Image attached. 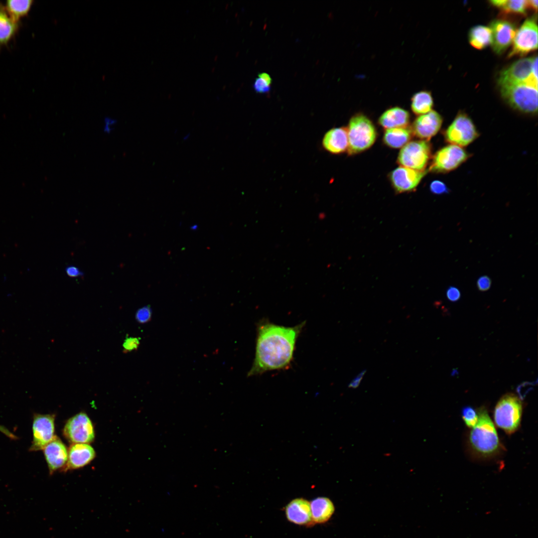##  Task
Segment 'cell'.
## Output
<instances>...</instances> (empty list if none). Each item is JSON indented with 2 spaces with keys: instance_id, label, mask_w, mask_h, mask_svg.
<instances>
[{
  "instance_id": "6da1fadb",
  "label": "cell",
  "mask_w": 538,
  "mask_h": 538,
  "mask_svg": "<svg viewBox=\"0 0 538 538\" xmlns=\"http://www.w3.org/2000/svg\"><path fill=\"white\" fill-rule=\"evenodd\" d=\"M286 327L261 320L257 326L255 357L248 377L290 368L297 339L305 325Z\"/></svg>"
},
{
  "instance_id": "7a4b0ae2",
  "label": "cell",
  "mask_w": 538,
  "mask_h": 538,
  "mask_svg": "<svg viewBox=\"0 0 538 538\" xmlns=\"http://www.w3.org/2000/svg\"><path fill=\"white\" fill-rule=\"evenodd\" d=\"M478 420L471 428L468 444L471 452L479 458H493L502 450V445L492 419L485 407L478 410Z\"/></svg>"
},
{
  "instance_id": "3957f363",
  "label": "cell",
  "mask_w": 538,
  "mask_h": 538,
  "mask_svg": "<svg viewBox=\"0 0 538 538\" xmlns=\"http://www.w3.org/2000/svg\"><path fill=\"white\" fill-rule=\"evenodd\" d=\"M523 413V404L516 395L508 393L497 403L494 410L496 425L507 434H512L519 428Z\"/></svg>"
},
{
  "instance_id": "277c9868",
  "label": "cell",
  "mask_w": 538,
  "mask_h": 538,
  "mask_svg": "<svg viewBox=\"0 0 538 538\" xmlns=\"http://www.w3.org/2000/svg\"><path fill=\"white\" fill-rule=\"evenodd\" d=\"M347 132V149L349 154L358 153L367 149L374 144L377 137V131L373 123L361 114L351 118Z\"/></svg>"
},
{
  "instance_id": "5b68a950",
  "label": "cell",
  "mask_w": 538,
  "mask_h": 538,
  "mask_svg": "<svg viewBox=\"0 0 538 538\" xmlns=\"http://www.w3.org/2000/svg\"><path fill=\"white\" fill-rule=\"evenodd\" d=\"M503 99L521 113L535 115L538 112V89L524 83L501 87Z\"/></svg>"
},
{
  "instance_id": "8992f818",
  "label": "cell",
  "mask_w": 538,
  "mask_h": 538,
  "mask_svg": "<svg viewBox=\"0 0 538 538\" xmlns=\"http://www.w3.org/2000/svg\"><path fill=\"white\" fill-rule=\"evenodd\" d=\"M443 134L446 142L461 147L472 143L479 136L472 120L462 112L457 114Z\"/></svg>"
},
{
  "instance_id": "52a82bcc",
  "label": "cell",
  "mask_w": 538,
  "mask_h": 538,
  "mask_svg": "<svg viewBox=\"0 0 538 538\" xmlns=\"http://www.w3.org/2000/svg\"><path fill=\"white\" fill-rule=\"evenodd\" d=\"M431 156V146L428 141L408 142L400 150L398 163L402 166L418 171L425 170Z\"/></svg>"
},
{
  "instance_id": "ba28073f",
  "label": "cell",
  "mask_w": 538,
  "mask_h": 538,
  "mask_svg": "<svg viewBox=\"0 0 538 538\" xmlns=\"http://www.w3.org/2000/svg\"><path fill=\"white\" fill-rule=\"evenodd\" d=\"M470 156V154L463 147L448 144L434 154L428 170L434 173L450 172L460 166Z\"/></svg>"
},
{
  "instance_id": "9c48e42d",
  "label": "cell",
  "mask_w": 538,
  "mask_h": 538,
  "mask_svg": "<svg viewBox=\"0 0 538 538\" xmlns=\"http://www.w3.org/2000/svg\"><path fill=\"white\" fill-rule=\"evenodd\" d=\"M65 438L72 443L89 444L94 441L95 432L93 423L83 411L70 417L63 430Z\"/></svg>"
},
{
  "instance_id": "30bf717a",
  "label": "cell",
  "mask_w": 538,
  "mask_h": 538,
  "mask_svg": "<svg viewBox=\"0 0 538 538\" xmlns=\"http://www.w3.org/2000/svg\"><path fill=\"white\" fill-rule=\"evenodd\" d=\"M55 419L54 414L35 413L33 415L30 451L42 450L55 438L56 436L55 435Z\"/></svg>"
},
{
  "instance_id": "8fae6325",
  "label": "cell",
  "mask_w": 538,
  "mask_h": 538,
  "mask_svg": "<svg viewBox=\"0 0 538 538\" xmlns=\"http://www.w3.org/2000/svg\"><path fill=\"white\" fill-rule=\"evenodd\" d=\"M538 48V25L534 18L526 19L516 31L509 57L525 55Z\"/></svg>"
},
{
  "instance_id": "7c38bea8",
  "label": "cell",
  "mask_w": 538,
  "mask_h": 538,
  "mask_svg": "<svg viewBox=\"0 0 538 538\" xmlns=\"http://www.w3.org/2000/svg\"><path fill=\"white\" fill-rule=\"evenodd\" d=\"M534 57L513 62L499 74L498 83L501 87L524 83L531 75Z\"/></svg>"
},
{
  "instance_id": "4fadbf2b",
  "label": "cell",
  "mask_w": 538,
  "mask_h": 538,
  "mask_svg": "<svg viewBox=\"0 0 538 538\" xmlns=\"http://www.w3.org/2000/svg\"><path fill=\"white\" fill-rule=\"evenodd\" d=\"M442 123V116L436 111L432 110L419 115L413 122L410 130L416 137L428 141L439 131Z\"/></svg>"
},
{
  "instance_id": "5bb4252c",
  "label": "cell",
  "mask_w": 538,
  "mask_h": 538,
  "mask_svg": "<svg viewBox=\"0 0 538 538\" xmlns=\"http://www.w3.org/2000/svg\"><path fill=\"white\" fill-rule=\"evenodd\" d=\"M427 171H418L401 166L390 174L391 183L398 193L411 191L417 186Z\"/></svg>"
},
{
  "instance_id": "9a60e30c",
  "label": "cell",
  "mask_w": 538,
  "mask_h": 538,
  "mask_svg": "<svg viewBox=\"0 0 538 538\" xmlns=\"http://www.w3.org/2000/svg\"><path fill=\"white\" fill-rule=\"evenodd\" d=\"M490 28L492 31V46L497 54H501L512 43L516 32L515 25L506 20L493 21Z\"/></svg>"
},
{
  "instance_id": "2e32d148",
  "label": "cell",
  "mask_w": 538,
  "mask_h": 538,
  "mask_svg": "<svg viewBox=\"0 0 538 538\" xmlns=\"http://www.w3.org/2000/svg\"><path fill=\"white\" fill-rule=\"evenodd\" d=\"M50 474L63 470L68 460V449L57 436L43 449Z\"/></svg>"
},
{
  "instance_id": "e0dca14e",
  "label": "cell",
  "mask_w": 538,
  "mask_h": 538,
  "mask_svg": "<svg viewBox=\"0 0 538 538\" xmlns=\"http://www.w3.org/2000/svg\"><path fill=\"white\" fill-rule=\"evenodd\" d=\"M285 515L287 521L301 526H312L310 503L302 498L292 500L285 507Z\"/></svg>"
},
{
  "instance_id": "ac0fdd59",
  "label": "cell",
  "mask_w": 538,
  "mask_h": 538,
  "mask_svg": "<svg viewBox=\"0 0 538 538\" xmlns=\"http://www.w3.org/2000/svg\"><path fill=\"white\" fill-rule=\"evenodd\" d=\"M95 456V451L89 444L72 443L68 449V460L63 470L83 467L91 462Z\"/></svg>"
},
{
  "instance_id": "d6986e66",
  "label": "cell",
  "mask_w": 538,
  "mask_h": 538,
  "mask_svg": "<svg viewBox=\"0 0 538 538\" xmlns=\"http://www.w3.org/2000/svg\"><path fill=\"white\" fill-rule=\"evenodd\" d=\"M322 145L327 151L333 154L345 151L348 147L347 128H333L328 131L322 140Z\"/></svg>"
},
{
  "instance_id": "ffe728a7",
  "label": "cell",
  "mask_w": 538,
  "mask_h": 538,
  "mask_svg": "<svg viewBox=\"0 0 538 538\" xmlns=\"http://www.w3.org/2000/svg\"><path fill=\"white\" fill-rule=\"evenodd\" d=\"M409 114L406 110L398 107H393L384 112L379 119V124L386 129L404 128L409 124Z\"/></svg>"
},
{
  "instance_id": "44dd1931",
  "label": "cell",
  "mask_w": 538,
  "mask_h": 538,
  "mask_svg": "<svg viewBox=\"0 0 538 538\" xmlns=\"http://www.w3.org/2000/svg\"><path fill=\"white\" fill-rule=\"evenodd\" d=\"M312 519L314 524H321L328 522L335 511V507L328 498L318 497L310 502Z\"/></svg>"
},
{
  "instance_id": "7402d4cb",
  "label": "cell",
  "mask_w": 538,
  "mask_h": 538,
  "mask_svg": "<svg viewBox=\"0 0 538 538\" xmlns=\"http://www.w3.org/2000/svg\"><path fill=\"white\" fill-rule=\"evenodd\" d=\"M19 22L14 20L0 2V46L7 44L15 35Z\"/></svg>"
},
{
  "instance_id": "603a6c76",
  "label": "cell",
  "mask_w": 538,
  "mask_h": 538,
  "mask_svg": "<svg viewBox=\"0 0 538 538\" xmlns=\"http://www.w3.org/2000/svg\"><path fill=\"white\" fill-rule=\"evenodd\" d=\"M412 134L411 130L407 127L386 129L383 141L390 147H403L409 142Z\"/></svg>"
},
{
  "instance_id": "cb8c5ba5",
  "label": "cell",
  "mask_w": 538,
  "mask_h": 538,
  "mask_svg": "<svg viewBox=\"0 0 538 538\" xmlns=\"http://www.w3.org/2000/svg\"><path fill=\"white\" fill-rule=\"evenodd\" d=\"M492 40V31L490 27L477 25L471 28L469 33L470 44L478 49H482L490 44Z\"/></svg>"
},
{
  "instance_id": "d4e9b609",
  "label": "cell",
  "mask_w": 538,
  "mask_h": 538,
  "mask_svg": "<svg viewBox=\"0 0 538 538\" xmlns=\"http://www.w3.org/2000/svg\"><path fill=\"white\" fill-rule=\"evenodd\" d=\"M433 101L431 93L421 91L416 93L411 99V109L417 115L426 114L432 111Z\"/></svg>"
},
{
  "instance_id": "484cf974",
  "label": "cell",
  "mask_w": 538,
  "mask_h": 538,
  "mask_svg": "<svg viewBox=\"0 0 538 538\" xmlns=\"http://www.w3.org/2000/svg\"><path fill=\"white\" fill-rule=\"evenodd\" d=\"M33 2L32 0H7L4 7L9 15L19 22L21 17L27 14Z\"/></svg>"
},
{
  "instance_id": "4316f807",
  "label": "cell",
  "mask_w": 538,
  "mask_h": 538,
  "mask_svg": "<svg viewBox=\"0 0 538 538\" xmlns=\"http://www.w3.org/2000/svg\"><path fill=\"white\" fill-rule=\"evenodd\" d=\"M490 2L506 12L523 14L528 7V0H493Z\"/></svg>"
},
{
  "instance_id": "83f0119b",
  "label": "cell",
  "mask_w": 538,
  "mask_h": 538,
  "mask_svg": "<svg viewBox=\"0 0 538 538\" xmlns=\"http://www.w3.org/2000/svg\"><path fill=\"white\" fill-rule=\"evenodd\" d=\"M461 414L462 419L468 427L471 428L476 425L478 420L477 410L471 406H466L463 407Z\"/></svg>"
},
{
  "instance_id": "f1b7e54d",
  "label": "cell",
  "mask_w": 538,
  "mask_h": 538,
  "mask_svg": "<svg viewBox=\"0 0 538 538\" xmlns=\"http://www.w3.org/2000/svg\"><path fill=\"white\" fill-rule=\"evenodd\" d=\"M152 311L149 305H146L139 308L135 313V319L139 323L144 324L150 321Z\"/></svg>"
},
{
  "instance_id": "f546056e",
  "label": "cell",
  "mask_w": 538,
  "mask_h": 538,
  "mask_svg": "<svg viewBox=\"0 0 538 538\" xmlns=\"http://www.w3.org/2000/svg\"><path fill=\"white\" fill-rule=\"evenodd\" d=\"M140 338L127 336L123 344V352L128 353L136 350L140 344Z\"/></svg>"
},
{
  "instance_id": "4dcf8cb0",
  "label": "cell",
  "mask_w": 538,
  "mask_h": 538,
  "mask_svg": "<svg viewBox=\"0 0 538 538\" xmlns=\"http://www.w3.org/2000/svg\"><path fill=\"white\" fill-rule=\"evenodd\" d=\"M430 190L435 194H442L448 192L446 184L440 180H434L430 184Z\"/></svg>"
},
{
  "instance_id": "1f68e13d",
  "label": "cell",
  "mask_w": 538,
  "mask_h": 538,
  "mask_svg": "<svg viewBox=\"0 0 538 538\" xmlns=\"http://www.w3.org/2000/svg\"><path fill=\"white\" fill-rule=\"evenodd\" d=\"M253 88L255 92L259 93H266L270 90V85L259 77L255 79Z\"/></svg>"
},
{
  "instance_id": "d6a6232c",
  "label": "cell",
  "mask_w": 538,
  "mask_h": 538,
  "mask_svg": "<svg viewBox=\"0 0 538 538\" xmlns=\"http://www.w3.org/2000/svg\"><path fill=\"white\" fill-rule=\"evenodd\" d=\"M103 122V132L108 134H110L115 130L118 122L116 119L110 117H105Z\"/></svg>"
},
{
  "instance_id": "836d02e7",
  "label": "cell",
  "mask_w": 538,
  "mask_h": 538,
  "mask_svg": "<svg viewBox=\"0 0 538 538\" xmlns=\"http://www.w3.org/2000/svg\"><path fill=\"white\" fill-rule=\"evenodd\" d=\"M477 285L480 291H485L488 290L491 285V280L487 275L480 277L477 281Z\"/></svg>"
},
{
  "instance_id": "e575fe53",
  "label": "cell",
  "mask_w": 538,
  "mask_h": 538,
  "mask_svg": "<svg viewBox=\"0 0 538 538\" xmlns=\"http://www.w3.org/2000/svg\"><path fill=\"white\" fill-rule=\"evenodd\" d=\"M460 292L456 287L450 286L446 291V297L449 300L452 302H455L458 300L460 299Z\"/></svg>"
},
{
  "instance_id": "d590c367",
  "label": "cell",
  "mask_w": 538,
  "mask_h": 538,
  "mask_svg": "<svg viewBox=\"0 0 538 538\" xmlns=\"http://www.w3.org/2000/svg\"><path fill=\"white\" fill-rule=\"evenodd\" d=\"M366 372V370H362L360 373L356 376L351 381L348 385V387L352 389H356L358 387Z\"/></svg>"
},
{
  "instance_id": "8d00e7d4",
  "label": "cell",
  "mask_w": 538,
  "mask_h": 538,
  "mask_svg": "<svg viewBox=\"0 0 538 538\" xmlns=\"http://www.w3.org/2000/svg\"><path fill=\"white\" fill-rule=\"evenodd\" d=\"M67 274L71 277H77L83 276L84 273L77 267L70 266H68L65 269Z\"/></svg>"
},
{
  "instance_id": "74e56055",
  "label": "cell",
  "mask_w": 538,
  "mask_h": 538,
  "mask_svg": "<svg viewBox=\"0 0 538 538\" xmlns=\"http://www.w3.org/2000/svg\"><path fill=\"white\" fill-rule=\"evenodd\" d=\"M258 77L262 79L269 85L271 83L272 79L270 75L267 73L263 72L259 74Z\"/></svg>"
},
{
  "instance_id": "f35d334b",
  "label": "cell",
  "mask_w": 538,
  "mask_h": 538,
  "mask_svg": "<svg viewBox=\"0 0 538 538\" xmlns=\"http://www.w3.org/2000/svg\"><path fill=\"white\" fill-rule=\"evenodd\" d=\"M538 1L537 0H528V7L530 6L536 10L538 8Z\"/></svg>"
},
{
  "instance_id": "ab89813d",
  "label": "cell",
  "mask_w": 538,
  "mask_h": 538,
  "mask_svg": "<svg viewBox=\"0 0 538 538\" xmlns=\"http://www.w3.org/2000/svg\"><path fill=\"white\" fill-rule=\"evenodd\" d=\"M196 228V226H194V227H192L191 228V229H195Z\"/></svg>"
}]
</instances>
